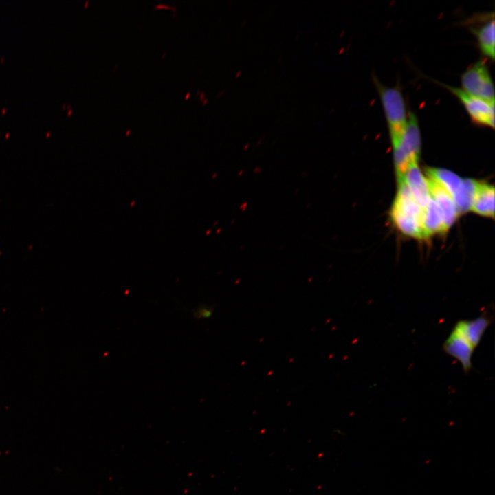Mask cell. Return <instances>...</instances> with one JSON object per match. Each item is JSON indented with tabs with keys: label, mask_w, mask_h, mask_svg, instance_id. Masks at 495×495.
<instances>
[{
	"label": "cell",
	"mask_w": 495,
	"mask_h": 495,
	"mask_svg": "<svg viewBox=\"0 0 495 495\" xmlns=\"http://www.w3.org/2000/svg\"><path fill=\"white\" fill-rule=\"evenodd\" d=\"M397 195L391 209V218L404 234L418 239H426L421 225L422 208L410 195L403 180H397Z\"/></svg>",
	"instance_id": "obj_1"
},
{
	"label": "cell",
	"mask_w": 495,
	"mask_h": 495,
	"mask_svg": "<svg viewBox=\"0 0 495 495\" xmlns=\"http://www.w3.org/2000/svg\"><path fill=\"white\" fill-rule=\"evenodd\" d=\"M213 314V308L210 307L203 306L197 309L195 314L199 318H210Z\"/></svg>",
	"instance_id": "obj_14"
},
{
	"label": "cell",
	"mask_w": 495,
	"mask_h": 495,
	"mask_svg": "<svg viewBox=\"0 0 495 495\" xmlns=\"http://www.w3.org/2000/svg\"><path fill=\"white\" fill-rule=\"evenodd\" d=\"M483 217L494 216V187L485 182L477 181L471 209Z\"/></svg>",
	"instance_id": "obj_12"
},
{
	"label": "cell",
	"mask_w": 495,
	"mask_h": 495,
	"mask_svg": "<svg viewBox=\"0 0 495 495\" xmlns=\"http://www.w3.org/2000/svg\"><path fill=\"white\" fill-rule=\"evenodd\" d=\"M421 145L418 120L413 113H410L405 133L399 144L393 148L397 179L403 177L410 165L418 162Z\"/></svg>",
	"instance_id": "obj_4"
},
{
	"label": "cell",
	"mask_w": 495,
	"mask_h": 495,
	"mask_svg": "<svg viewBox=\"0 0 495 495\" xmlns=\"http://www.w3.org/2000/svg\"><path fill=\"white\" fill-rule=\"evenodd\" d=\"M427 175L448 192L460 213L471 209L477 181L462 179L453 172L441 168H428Z\"/></svg>",
	"instance_id": "obj_3"
},
{
	"label": "cell",
	"mask_w": 495,
	"mask_h": 495,
	"mask_svg": "<svg viewBox=\"0 0 495 495\" xmlns=\"http://www.w3.org/2000/svg\"><path fill=\"white\" fill-rule=\"evenodd\" d=\"M421 225L426 238L446 231L440 211L432 199L422 209Z\"/></svg>",
	"instance_id": "obj_13"
},
{
	"label": "cell",
	"mask_w": 495,
	"mask_h": 495,
	"mask_svg": "<svg viewBox=\"0 0 495 495\" xmlns=\"http://www.w3.org/2000/svg\"><path fill=\"white\" fill-rule=\"evenodd\" d=\"M461 88L464 91L494 102V87L485 62L479 60L470 66L461 76Z\"/></svg>",
	"instance_id": "obj_5"
},
{
	"label": "cell",
	"mask_w": 495,
	"mask_h": 495,
	"mask_svg": "<svg viewBox=\"0 0 495 495\" xmlns=\"http://www.w3.org/2000/svg\"><path fill=\"white\" fill-rule=\"evenodd\" d=\"M492 322V314L488 311H485L474 319L459 320L453 329L460 333L476 349Z\"/></svg>",
	"instance_id": "obj_10"
},
{
	"label": "cell",
	"mask_w": 495,
	"mask_h": 495,
	"mask_svg": "<svg viewBox=\"0 0 495 495\" xmlns=\"http://www.w3.org/2000/svg\"><path fill=\"white\" fill-rule=\"evenodd\" d=\"M444 352L458 360L465 374L472 367V357L474 348L460 333L452 329L449 336L443 344Z\"/></svg>",
	"instance_id": "obj_8"
},
{
	"label": "cell",
	"mask_w": 495,
	"mask_h": 495,
	"mask_svg": "<svg viewBox=\"0 0 495 495\" xmlns=\"http://www.w3.org/2000/svg\"><path fill=\"white\" fill-rule=\"evenodd\" d=\"M471 31L476 36L481 52L487 58L494 59V17L488 14L484 22L477 26L472 27Z\"/></svg>",
	"instance_id": "obj_11"
},
{
	"label": "cell",
	"mask_w": 495,
	"mask_h": 495,
	"mask_svg": "<svg viewBox=\"0 0 495 495\" xmlns=\"http://www.w3.org/2000/svg\"><path fill=\"white\" fill-rule=\"evenodd\" d=\"M383 107L392 148L401 142L408 124L404 98L400 89L396 87H386L375 80Z\"/></svg>",
	"instance_id": "obj_2"
},
{
	"label": "cell",
	"mask_w": 495,
	"mask_h": 495,
	"mask_svg": "<svg viewBox=\"0 0 495 495\" xmlns=\"http://www.w3.org/2000/svg\"><path fill=\"white\" fill-rule=\"evenodd\" d=\"M401 179L403 180L417 204L422 209L425 208L431 197L427 177L422 174L418 162L410 165Z\"/></svg>",
	"instance_id": "obj_9"
},
{
	"label": "cell",
	"mask_w": 495,
	"mask_h": 495,
	"mask_svg": "<svg viewBox=\"0 0 495 495\" xmlns=\"http://www.w3.org/2000/svg\"><path fill=\"white\" fill-rule=\"evenodd\" d=\"M462 104L471 120L481 126L494 128V102L471 95L459 87L439 82Z\"/></svg>",
	"instance_id": "obj_6"
},
{
	"label": "cell",
	"mask_w": 495,
	"mask_h": 495,
	"mask_svg": "<svg viewBox=\"0 0 495 495\" xmlns=\"http://www.w3.org/2000/svg\"><path fill=\"white\" fill-rule=\"evenodd\" d=\"M431 199L436 204L441 214L447 231L460 214L455 203L448 192L432 177H427Z\"/></svg>",
	"instance_id": "obj_7"
}]
</instances>
